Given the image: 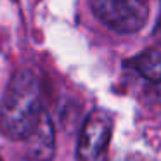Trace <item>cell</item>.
Masks as SVG:
<instances>
[{
    "label": "cell",
    "instance_id": "obj_1",
    "mask_svg": "<svg viewBox=\"0 0 161 161\" xmlns=\"http://www.w3.org/2000/svg\"><path fill=\"white\" fill-rule=\"evenodd\" d=\"M42 83L33 69L12 75L0 104V128L12 140H25L43 116Z\"/></svg>",
    "mask_w": 161,
    "mask_h": 161
},
{
    "label": "cell",
    "instance_id": "obj_2",
    "mask_svg": "<svg viewBox=\"0 0 161 161\" xmlns=\"http://www.w3.org/2000/svg\"><path fill=\"white\" fill-rule=\"evenodd\" d=\"M90 9L102 25L121 35L137 33L149 16L147 0H90Z\"/></svg>",
    "mask_w": 161,
    "mask_h": 161
},
{
    "label": "cell",
    "instance_id": "obj_3",
    "mask_svg": "<svg viewBox=\"0 0 161 161\" xmlns=\"http://www.w3.org/2000/svg\"><path fill=\"white\" fill-rule=\"evenodd\" d=\"M113 135V118L102 109L88 114L76 146L78 161H102Z\"/></svg>",
    "mask_w": 161,
    "mask_h": 161
},
{
    "label": "cell",
    "instance_id": "obj_4",
    "mask_svg": "<svg viewBox=\"0 0 161 161\" xmlns=\"http://www.w3.org/2000/svg\"><path fill=\"white\" fill-rule=\"evenodd\" d=\"M26 142V156L31 161H50L56 153V135H54L52 119L47 113H43L38 126L33 133L25 139Z\"/></svg>",
    "mask_w": 161,
    "mask_h": 161
},
{
    "label": "cell",
    "instance_id": "obj_5",
    "mask_svg": "<svg viewBox=\"0 0 161 161\" xmlns=\"http://www.w3.org/2000/svg\"><path fill=\"white\" fill-rule=\"evenodd\" d=\"M132 68L151 83H161V52L156 49H147L137 54L130 61Z\"/></svg>",
    "mask_w": 161,
    "mask_h": 161
},
{
    "label": "cell",
    "instance_id": "obj_6",
    "mask_svg": "<svg viewBox=\"0 0 161 161\" xmlns=\"http://www.w3.org/2000/svg\"><path fill=\"white\" fill-rule=\"evenodd\" d=\"M154 38L161 43V16H159V21H158L156 28H154Z\"/></svg>",
    "mask_w": 161,
    "mask_h": 161
},
{
    "label": "cell",
    "instance_id": "obj_7",
    "mask_svg": "<svg viewBox=\"0 0 161 161\" xmlns=\"http://www.w3.org/2000/svg\"><path fill=\"white\" fill-rule=\"evenodd\" d=\"M0 161H2V159H0Z\"/></svg>",
    "mask_w": 161,
    "mask_h": 161
}]
</instances>
